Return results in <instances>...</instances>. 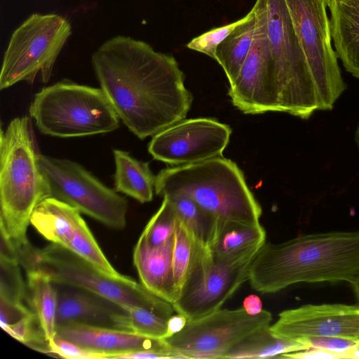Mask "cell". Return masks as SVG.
<instances>
[{"label": "cell", "mask_w": 359, "mask_h": 359, "mask_svg": "<svg viewBox=\"0 0 359 359\" xmlns=\"http://www.w3.org/2000/svg\"><path fill=\"white\" fill-rule=\"evenodd\" d=\"M163 197L169 200L177 218L196 242L210 250L216 238L220 221L186 196L174 194Z\"/></svg>", "instance_id": "obj_24"}, {"label": "cell", "mask_w": 359, "mask_h": 359, "mask_svg": "<svg viewBox=\"0 0 359 359\" xmlns=\"http://www.w3.org/2000/svg\"><path fill=\"white\" fill-rule=\"evenodd\" d=\"M67 248L111 276H124L109 262L82 217L76 225L74 236Z\"/></svg>", "instance_id": "obj_29"}, {"label": "cell", "mask_w": 359, "mask_h": 359, "mask_svg": "<svg viewBox=\"0 0 359 359\" xmlns=\"http://www.w3.org/2000/svg\"><path fill=\"white\" fill-rule=\"evenodd\" d=\"M56 336L99 353L104 359H117L121 355L140 351L175 352L167 346L164 339L76 322L57 325Z\"/></svg>", "instance_id": "obj_16"}, {"label": "cell", "mask_w": 359, "mask_h": 359, "mask_svg": "<svg viewBox=\"0 0 359 359\" xmlns=\"http://www.w3.org/2000/svg\"><path fill=\"white\" fill-rule=\"evenodd\" d=\"M359 278V230L298 236L265 242L248 274L251 287L274 293L299 283L347 282Z\"/></svg>", "instance_id": "obj_2"}, {"label": "cell", "mask_w": 359, "mask_h": 359, "mask_svg": "<svg viewBox=\"0 0 359 359\" xmlns=\"http://www.w3.org/2000/svg\"><path fill=\"white\" fill-rule=\"evenodd\" d=\"M91 62L120 120L138 138L154 136L185 118L193 96L173 56L118 35L100 45Z\"/></svg>", "instance_id": "obj_1"}, {"label": "cell", "mask_w": 359, "mask_h": 359, "mask_svg": "<svg viewBox=\"0 0 359 359\" xmlns=\"http://www.w3.org/2000/svg\"><path fill=\"white\" fill-rule=\"evenodd\" d=\"M257 255V254H256ZM256 255L236 258L215 256L200 247L176 301V313L188 320L204 317L219 309L248 280Z\"/></svg>", "instance_id": "obj_11"}, {"label": "cell", "mask_w": 359, "mask_h": 359, "mask_svg": "<svg viewBox=\"0 0 359 359\" xmlns=\"http://www.w3.org/2000/svg\"><path fill=\"white\" fill-rule=\"evenodd\" d=\"M355 142H356L357 146H358V149H359V124H358V126L357 127V129L355 130Z\"/></svg>", "instance_id": "obj_42"}, {"label": "cell", "mask_w": 359, "mask_h": 359, "mask_svg": "<svg viewBox=\"0 0 359 359\" xmlns=\"http://www.w3.org/2000/svg\"><path fill=\"white\" fill-rule=\"evenodd\" d=\"M172 359L183 358L180 355L171 351H140L121 355L117 359Z\"/></svg>", "instance_id": "obj_37"}, {"label": "cell", "mask_w": 359, "mask_h": 359, "mask_svg": "<svg viewBox=\"0 0 359 359\" xmlns=\"http://www.w3.org/2000/svg\"><path fill=\"white\" fill-rule=\"evenodd\" d=\"M243 308L247 313L251 316L257 315L263 311L262 301L255 294H250L245 298L243 302Z\"/></svg>", "instance_id": "obj_39"}, {"label": "cell", "mask_w": 359, "mask_h": 359, "mask_svg": "<svg viewBox=\"0 0 359 359\" xmlns=\"http://www.w3.org/2000/svg\"><path fill=\"white\" fill-rule=\"evenodd\" d=\"M39 164L49 197L77 209L104 225L123 229L128 203L76 162L41 154Z\"/></svg>", "instance_id": "obj_9"}, {"label": "cell", "mask_w": 359, "mask_h": 359, "mask_svg": "<svg viewBox=\"0 0 359 359\" xmlns=\"http://www.w3.org/2000/svg\"><path fill=\"white\" fill-rule=\"evenodd\" d=\"M309 348H317L342 354L348 358V353L359 345V341L336 337H309L297 341Z\"/></svg>", "instance_id": "obj_35"}, {"label": "cell", "mask_w": 359, "mask_h": 359, "mask_svg": "<svg viewBox=\"0 0 359 359\" xmlns=\"http://www.w3.org/2000/svg\"><path fill=\"white\" fill-rule=\"evenodd\" d=\"M31 118L11 120L0 136V231L18 248L37 205L49 197Z\"/></svg>", "instance_id": "obj_3"}, {"label": "cell", "mask_w": 359, "mask_h": 359, "mask_svg": "<svg viewBox=\"0 0 359 359\" xmlns=\"http://www.w3.org/2000/svg\"><path fill=\"white\" fill-rule=\"evenodd\" d=\"M256 26L255 9L253 15L239 25L217 48L216 61L223 68L229 84L237 76L252 47Z\"/></svg>", "instance_id": "obj_25"}, {"label": "cell", "mask_w": 359, "mask_h": 359, "mask_svg": "<svg viewBox=\"0 0 359 359\" xmlns=\"http://www.w3.org/2000/svg\"><path fill=\"white\" fill-rule=\"evenodd\" d=\"M312 74L319 110H331L346 89L332 46L328 0H285Z\"/></svg>", "instance_id": "obj_10"}, {"label": "cell", "mask_w": 359, "mask_h": 359, "mask_svg": "<svg viewBox=\"0 0 359 359\" xmlns=\"http://www.w3.org/2000/svg\"><path fill=\"white\" fill-rule=\"evenodd\" d=\"M154 191L163 197L186 196L220 222L260 224L262 207L243 172L222 156L161 170L156 176Z\"/></svg>", "instance_id": "obj_4"}, {"label": "cell", "mask_w": 359, "mask_h": 359, "mask_svg": "<svg viewBox=\"0 0 359 359\" xmlns=\"http://www.w3.org/2000/svg\"><path fill=\"white\" fill-rule=\"evenodd\" d=\"M231 128L210 118L183 119L152 136L148 151L152 157L177 166L222 156Z\"/></svg>", "instance_id": "obj_13"}, {"label": "cell", "mask_w": 359, "mask_h": 359, "mask_svg": "<svg viewBox=\"0 0 359 359\" xmlns=\"http://www.w3.org/2000/svg\"><path fill=\"white\" fill-rule=\"evenodd\" d=\"M266 231L261 224L249 225L220 222L216 238L210 249L218 257L236 258L257 253L266 242Z\"/></svg>", "instance_id": "obj_22"}, {"label": "cell", "mask_w": 359, "mask_h": 359, "mask_svg": "<svg viewBox=\"0 0 359 359\" xmlns=\"http://www.w3.org/2000/svg\"><path fill=\"white\" fill-rule=\"evenodd\" d=\"M328 8L337 56L359 79V0H328Z\"/></svg>", "instance_id": "obj_19"}, {"label": "cell", "mask_w": 359, "mask_h": 359, "mask_svg": "<svg viewBox=\"0 0 359 359\" xmlns=\"http://www.w3.org/2000/svg\"><path fill=\"white\" fill-rule=\"evenodd\" d=\"M266 310L251 316L243 308L219 309L204 317L188 320L179 333L164 339L167 346L183 358H224L252 333L271 325Z\"/></svg>", "instance_id": "obj_12"}, {"label": "cell", "mask_w": 359, "mask_h": 359, "mask_svg": "<svg viewBox=\"0 0 359 359\" xmlns=\"http://www.w3.org/2000/svg\"><path fill=\"white\" fill-rule=\"evenodd\" d=\"M114 318V328L143 337L164 339L167 337L168 320L145 308L131 306Z\"/></svg>", "instance_id": "obj_27"}, {"label": "cell", "mask_w": 359, "mask_h": 359, "mask_svg": "<svg viewBox=\"0 0 359 359\" xmlns=\"http://www.w3.org/2000/svg\"><path fill=\"white\" fill-rule=\"evenodd\" d=\"M72 33V25L56 13H34L12 33L0 72V89L39 75L47 83L56 60Z\"/></svg>", "instance_id": "obj_8"}, {"label": "cell", "mask_w": 359, "mask_h": 359, "mask_svg": "<svg viewBox=\"0 0 359 359\" xmlns=\"http://www.w3.org/2000/svg\"><path fill=\"white\" fill-rule=\"evenodd\" d=\"M187 321V318L182 314L177 313V314L171 316L168 320V332L166 338L182 331L185 327Z\"/></svg>", "instance_id": "obj_38"}, {"label": "cell", "mask_w": 359, "mask_h": 359, "mask_svg": "<svg viewBox=\"0 0 359 359\" xmlns=\"http://www.w3.org/2000/svg\"><path fill=\"white\" fill-rule=\"evenodd\" d=\"M351 285L353 286V289L356 299H357L358 302L359 303V278Z\"/></svg>", "instance_id": "obj_41"}, {"label": "cell", "mask_w": 359, "mask_h": 359, "mask_svg": "<svg viewBox=\"0 0 359 359\" xmlns=\"http://www.w3.org/2000/svg\"><path fill=\"white\" fill-rule=\"evenodd\" d=\"M266 30L279 111L308 119L319 98L285 0H266Z\"/></svg>", "instance_id": "obj_7"}, {"label": "cell", "mask_w": 359, "mask_h": 359, "mask_svg": "<svg viewBox=\"0 0 359 359\" xmlns=\"http://www.w3.org/2000/svg\"><path fill=\"white\" fill-rule=\"evenodd\" d=\"M200 247L201 246L178 219L174 236L172 259V280L176 299Z\"/></svg>", "instance_id": "obj_28"}, {"label": "cell", "mask_w": 359, "mask_h": 359, "mask_svg": "<svg viewBox=\"0 0 359 359\" xmlns=\"http://www.w3.org/2000/svg\"><path fill=\"white\" fill-rule=\"evenodd\" d=\"M348 358L359 359V345L348 353Z\"/></svg>", "instance_id": "obj_40"}, {"label": "cell", "mask_w": 359, "mask_h": 359, "mask_svg": "<svg viewBox=\"0 0 359 359\" xmlns=\"http://www.w3.org/2000/svg\"><path fill=\"white\" fill-rule=\"evenodd\" d=\"M279 358L293 359H342V354L321 348H309L283 354Z\"/></svg>", "instance_id": "obj_36"}, {"label": "cell", "mask_w": 359, "mask_h": 359, "mask_svg": "<svg viewBox=\"0 0 359 359\" xmlns=\"http://www.w3.org/2000/svg\"><path fill=\"white\" fill-rule=\"evenodd\" d=\"M113 154L115 190L142 203L151 201L155 191L156 176L149 163L132 157L126 151L114 149Z\"/></svg>", "instance_id": "obj_21"}, {"label": "cell", "mask_w": 359, "mask_h": 359, "mask_svg": "<svg viewBox=\"0 0 359 359\" xmlns=\"http://www.w3.org/2000/svg\"><path fill=\"white\" fill-rule=\"evenodd\" d=\"M178 218L176 212L166 197L145 226L141 236L151 247H157L165 243L174 236Z\"/></svg>", "instance_id": "obj_30"}, {"label": "cell", "mask_w": 359, "mask_h": 359, "mask_svg": "<svg viewBox=\"0 0 359 359\" xmlns=\"http://www.w3.org/2000/svg\"><path fill=\"white\" fill-rule=\"evenodd\" d=\"M269 328L274 335L297 342L309 337H336L359 341V305H303L280 312Z\"/></svg>", "instance_id": "obj_15"}, {"label": "cell", "mask_w": 359, "mask_h": 359, "mask_svg": "<svg viewBox=\"0 0 359 359\" xmlns=\"http://www.w3.org/2000/svg\"><path fill=\"white\" fill-rule=\"evenodd\" d=\"M257 26L252 47L230 83L232 104L246 114L279 111L266 30V0H256Z\"/></svg>", "instance_id": "obj_14"}, {"label": "cell", "mask_w": 359, "mask_h": 359, "mask_svg": "<svg viewBox=\"0 0 359 359\" xmlns=\"http://www.w3.org/2000/svg\"><path fill=\"white\" fill-rule=\"evenodd\" d=\"M27 301L37 317L48 341L56 335L57 292L54 283L46 275L35 271H25Z\"/></svg>", "instance_id": "obj_23"}, {"label": "cell", "mask_w": 359, "mask_h": 359, "mask_svg": "<svg viewBox=\"0 0 359 359\" xmlns=\"http://www.w3.org/2000/svg\"><path fill=\"white\" fill-rule=\"evenodd\" d=\"M81 217L75 208L48 197L34 208L30 224L50 243L67 248Z\"/></svg>", "instance_id": "obj_20"}, {"label": "cell", "mask_w": 359, "mask_h": 359, "mask_svg": "<svg viewBox=\"0 0 359 359\" xmlns=\"http://www.w3.org/2000/svg\"><path fill=\"white\" fill-rule=\"evenodd\" d=\"M173 247L174 236L163 245L151 247L140 235L133 256L140 283L151 293L172 304L176 300L172 269Z\"/></svg>", "instance_id": "obj_18"}, {"label": "cell", "mask_w": 359, "mask_h": 359, "mask_svg": "<svg viewBox=\"0 0 359 359\" xmlns=\"http://www.w3.org/2000/svg\"><path fill=\"white\" fill-rule=\"evenodd\" d=\"M18 251V262L25 271L40 272L55 284L81 287L123 308H145L167 319L175 311L171 303L151 293L141 283L126 276H111L62 245L50 243L38 248L29 241Z\"/></svg>", "instance_id": "obj_5"}, {"label": "cell", "mask_w": 359, "mask_h": 359, "mask_svg": "<svg viewBox=\"0 0 359 359\" xmlns=\"http://www.w3.org/2000/svg\"><path fill=\"white\" fill-rule=\"evenodd\" d=\"M1 328L27 346L49 355V341L46 339L41 324L33 311L15 323Z\"/></svg>", "instance_id": "obj_31"}, {"label": "cell", "mask_w": 359, "mask_h": 359, "mask_svg": "<svg viewBox=\"0 0 359 359\" xmlns=\"http://www.w3.org/2000/svg\"><path fill=\"white\" fill-rule=\"evenodd\" d=\"M57 292V325L76 322L114 328V318L126 311L116 302L90 290L55 284Z\"/></svg>", "instance_id": "obj_17"}, {"label": "cell", "mask_w": 359, "mask_h": 359, "mask_svg": "<svg viewBox=\"0 0 359 359\" xmlns=\"http://www.w3.org/2000/svg\"><path fill=\"white\" fill-rule=\"evenodd\" d=\"M29 112L41 133L62 138L110 133L120 120L101 88L67 80L36 93Z\"/></svg>", "instance_id": "obj_6"}, {"label": "cell", "mask_w": 359, "mask_h": 359, "mask_svg": "<svg viewBox=\"0 0 359 359\" xmlns=\"http://www.w3.org/2000/svg\"><path fill=\"white\" fill-rule=\"evenodd\" d=\"M20 266L17 262L0 259V301L24 304L27 299V283Z\"/></svg>", "instance_id": "obj_32"}, {"label": "cell", "mask_w": 359, "mask_h": 359, "mask_svg": "<svg viewBox=\"0 0 359 359\" xmlns=\"http://www.w3.org/2000/svg\"><path fill=\"white\" fill-rule=\"evenodd\" d=\"M49 355L67 359H104L97 352L84 348L55 335L49 341Z\"/></svg>", "instance_id": "obj_34"}, {"label": "cell", "mask_w": 359, "mask_h": 359, "mask_svg": "<svg viewBox=\"0 0 359 359\" xmlns=\"http://www.w3.org/2000/svg\"><path fill=\"white\" fill-rule=\"evenodd\" d=\"M255 13V9L242 18L229 24L212 29L195 38L188 43L187 47L195 51L203 53L216 60L217 50L219 44L241 24L245 22Z\"/></svg>", "instance_id": "obj_33"}, {"label": "cell", "mask_w": 359, "mask_h": 359, "mask_svg": "<svg viewBox=\"0 0 359 359\" xmlns=\"http://www.w3.org/2000/svg\"><path fill=\"white\" fill-rule=\"evenodd\" d=\"M306 348L307 346L301 343L274 335L269 326L244 339L224 358H279L283 354Z\"/></svg>", "instance_id": "obj_26"}]
</instances>
